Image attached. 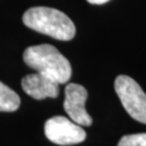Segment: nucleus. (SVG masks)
<instances>
[{
	"label": "nucleus",
	"instance_id": "obj_1",
	"mask_svg": "<svg viewBox=\"0 0 146 146\" xmlns=\"http://www.w3.org/2000/svg\"><path fill=\"white\" fill-rule=\"evenodd\" d=\"M23 23L33 31L61 41L72 40L76 34L73 21L65 13L48 7L28 9L23 14Z\"/></svg>",
	"mask_w": 146,
	"mask_h": 146
},
{
	"label": "nucleus",
	"instance_id": "obj_2",
	"mask_svg": "<svg viewBox=\"0 0 146 146\" xmlns=\"http://www.w3.org/2000/svg\"><path fill=\"white\" fill-rule=\"evenodd\" d=\"M27 66L54 79L60 84H66L72 77V66L67 58L51 44L28 47L23 53Z\"/></svg>",
	"mask_w": 146,
	"mask_h": 146
},
{
	"label": "nucleus",
	"instance_id": "obj_3",
	"mask_svg": "<svg viewBox=\"0 0 146 146\" xmlns=\"http://www.w3.org/2000/svg\"><path fill=\"white\" fill-rule=\"evenodd\" d=\"M115 91L127 113L146 125V93L133 78L120 75L115 79Z\"/></svg>",
	"mask_w": 146,
	"mask_h": 146
},
{
	"label": "nucleus",
	"instance_id": "obj_4",
	"mask_svg": "<svg viewBox=\"0 0 146 146\" xmlns=\"http://www.w3.org/2000/svg\"><path fill=\"white\" fill-rule=\"evenodd\" d=\"M44 134L49 141L62 146L79 144L87 137L81 125L63 116H54L46 121Z\"/></svg>",
	"mask_w": 146,
	"mask_h": 146
},
{
	"label": "nucleus",
	"instance_id": "obj_5",
	"mask_svg": "<svg viewBox=\"0 0 146 146\" xmlns=\"http://www.w3.org/2000/svg\"><path fill=\"white\" fill-rule=\"evenodd\" d=\"M87 99L88 91L84 86L78 84H68L66 86L64 110L74 122L84 127H90L93 121L84 107Z\"/></svg>",
	"mask_w": 146,
	"mask_h": 146
},
{
	"label": "nucleus",
	"instance_id": "obj_6",
	"mask_svg": "<svg viewBox=\"0 0 146 146\" xmlns=\"http://www.w3.org/2000/svg\"><path fill=\"white\" fill-rule=\"evenodd\" d=\"M58 86L60 84L54 79L41 73L29 74L22 79V89L27 95L35 100L58 98Z\"/></svg>",
	"mask_w": 146,
	"mask_h": 146
},
{
	"label": "nucleus",
	"instance_id": "obj_7",
	"mask_svg": "<svg viewBox=\"0 0 146 146\" xmlns=\"http://www.w3.org/2000/svg\"><path fill=\"white\" fill-rule=\"evenodd\" d=\"M20 104L21 99L17 93L0 81V111H15Z\"/></svg>",
	"mask_w": 146,
	"mask_h": 146
},
{
	"label": "nucleus",
	"instance_id": "obj_8",
	"mask_svg": "<svg viewBox=\"0 0 146 146\" xmlns=\"http://www.w3.org/2000/svg\"><path fill=\"white\" fill-rule=\"evenodd\" d=\"M117 146H146V133H135L122 136Z\"/></svg>",
	"mask_w": 146,
	"mask_h": 146
},
{
	"label": "nucleus",
	"instance_id": "obj_9",
	"mask_svg": "<svg viewBox=\"0 0 146 146\" xmlns=\"http://www.w3.org/2000/svg\"><path fill=\"white\" fill-rule=\"evenodd\" d=\"M87 1L89 3H92V5H103V3H106L110 0H87Z\"/></svg>",
	"mask_w": 146,
	"mask_h": 146
}]
</instances>
